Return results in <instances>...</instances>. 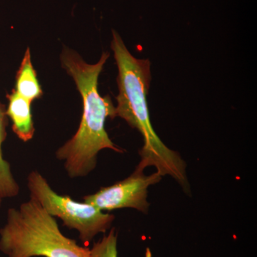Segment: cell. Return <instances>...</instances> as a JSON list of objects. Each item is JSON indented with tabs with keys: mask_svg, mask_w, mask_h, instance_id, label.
I'll use <instances>...</instances> for the list:
<instances>
[{
	"mask_svg": "<svg viewBox=\"0 0 257 257\" xmlns=\"http://www.w3.org/2000/svg\"><path fill=\"white\" fill-rule=\"evenodd\" d=\"M2 202H3V199H2L1 197H0V207H1L2 205Z\"/></svg>",
	"mask_w": 257,
	"mask_h": 257,
	"instance_id": "cell-10",
	"label": "cell"
},
{
	"mask_svg": "<svg viewBox=\"0 0 257 257\" xmlns=\"http://www.w3.org/2000/svg\"><path fill=\"white\" fill-rule=\"evenodd\" d=\"M9 104L7 115L13 121V130L25 143L33 138L35 128L32 119V101L20 95L15 89L7 95Z\"/></svg>",
	"mask_w": 257,
	"mask_h": 257,
	"instance_id": "cell-6",
	"label": "cell"
},
{
	"mask_svg": "<svg viewBox=\"0 0 257 257\" xmlns=\"http://www.w3.org/2000/svg\"><path fill=\"white\" fill-rule=\"evenodd\" d=\"M14 89L20 95L32 102L43 95V91L37 79V72L32 65L31 53L29 47L27 48L17 72Z\"/></svg>",
	"mask_w": 257,
	"mask_h": 257,
	"instance_id": "cell-7",
	"label": "cell"
},
{
	"mask_svg": "<svg viewBox=\"0 0 257 257\" xmlns=\"http://www.w3.org/2000/svg\"><path fill=\"white\" fill-rule=\"evenodd\" d=\"M109 57L108 52H103L99 62L90 64L67 47L61 54L62 67L73 78L83 100L78 130L56 152V157L64 162V169L72 179L89 175L95 169L97 155L101 150L124 152L113 143L105 130L106 118L116 117L114 104L109 96L103 97L98 91L99 77Z\"/></svg>",
	"mask_w": 257,
	"mask_h": 257,
	"instance_id": "cell-2",
	"label": "cell"
},
{
	"mask_svg": "<svg viewBox=\"0 0 257 257\" xmlns=\"http://www.w3.org/2000/svg\"><path fill=\"white\" fill-rule=\"evenodd\" d=\"M28 187L30 198L47 214L60 218L64 226L77 230L83 242H90L99 233H105L114 220V215L92 204L77 202L68 196L57 194L38 171H32L28 175Z\"/></svg>",
	"mask_w": 257,
	"mask_h": 257,
	"instance_id": "cell-4",
	"label": "cell"
},
{
	"mask_svg": "<svg viewBox=\"0 0 257 257\" xmlns=\"http://www.w3.org/2000/svg\"><path fill=\"white\" fill-rule=\"evenodd\" d=\"M0 251L8 257H89L90 249L62 234L55 218L30 198L10 208L0 229Z\"/></svg>",
	"mask_w": 257,
	"mask_h": 257,
	"instance_id": "cell-3",
	"label": "cell"
},
{
	"mask_svg": "<svg viewBox=\"0 0 257 257\" xmlns=\"http://www.w3.org/2000/svg\"><path fill=\"white\" fill-rule=\"evenodd\" d=\"M89 257H118L117 234L114 228L100 241L94 243Z\"/></svg>",
	"mask_w": 257,
	"mask_h": 257,
	"instance_id": "cell-9",
	"label": "cell"
},
{
	"mask_svg": "<svg viewBox=\"0 0 257 257\" xmlns=\"http://www.w3.org/2000/svg\"><path fill=\"white\" fill-rule=\"evenodd\" d=\"M111 48L118 68L116 117L125 120L143 138L144 145L140 151L141 161L136 169L144 171L148 167H155L162 177L170 176L186 194H190L185 161L178 152L166 146L155 133L150 119L147 97L152 82L151 62L148 59H138L132 55L115 30H112Z\"/></svg>",
	"mask_w": 257,
	"mask_h": 257,
	"instance_id": "cell-1",
	"label": "cell"
},
{
	"mask_svg": "<svg viewBox=\"0 0 257 257\" xmlns=\"http://www.w3.org/2000/svg\"><path fill=\"white\" fill-rule=\"evenodd\" d=\"M162 176L156 172L145 175L144 171L135 169L127 178L109 187H102L94 194L83 197L84 202L101 211L131 208L147 214L150 208L147 201L148 189L159 183Z\"/></svg>",
	"mask_w": 257,
	"mask_h": 257,
	"instance_id": "cell-5",
	"label": "cell"
},
{
	"mask_svg": "<svg viewBox=\"0 0 257 257\" xmlns=\"http://www.w3.org/2000/svg\"><path fill=\"white\" fill-rule=\"evenodd\" d=\"M8 115L4 104L0 103V197H16L20 193V186L12 173L10 165L5 160L3 153V144L7 138Z\"/></svg>",
	"mask_w": 257,
	"mask_h": 257,
	"instance_id": "cell-8",
	"label": "cell"
}]
</instances>
